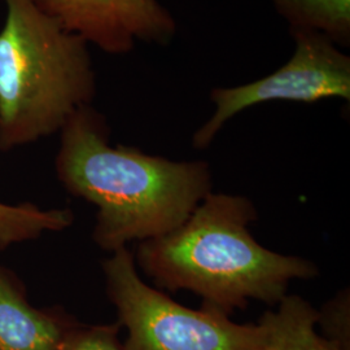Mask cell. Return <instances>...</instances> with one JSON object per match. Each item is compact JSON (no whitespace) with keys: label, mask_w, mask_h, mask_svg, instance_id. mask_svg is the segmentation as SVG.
Segmentation results:
<instances>
[{"label":"cell","mask_w":350,"mask_h":350,"mask_svg":"<svg viewBox=\"0 0 350 350\" xmlns=\"http://www.w3.org/2000/svg\"><path fill=\"white\" fill-rule=\"evenodd\" d=\"M108 291L129 332L124 350H267L269 331L239 325L212 308L188 309L147 286L126 248L104 265Z\"/></svg>","instance_id":"cell-4"},{"label":"cell","mask_w":350,"mask_h":350,"mask_svg":"<svg viewBox=\"0 0 350 350\" xmlns=\"http://www.w3.org/2000/svg\"><path fill=\"white\" fill-rule=\"evenodd\" d=\"M295 52L286 65L262 79L238 88H214L212 118L193 135V147H208L228 120L267 101L315 103L328 98L350 99V57L325 34L291 29Z\"/></svg>","instance_id":"cell-5"},{"label":"cell","mask_w":350,"mask_h":350,"mask_svg":"<svg viewBox=\"0 0 350 350\" xmlns=\"http://www.w3.org/2000/svg\"><path fill=\"white\" fill-rule=\"evenodd\" d=\"M57 172L73 193L99 208L94 238L104 250L159 238L182 225L211 193L209 166L112 147L100 114L79 108L64 126Z\"/></svg>","instance_id":"cell-1"},{"label":"cell","mask_w":350,"mask_h":350,"mask_svg":"<svg viewBox=\"0 0 350 350\" xmlns=\"http://www.w3.org/2000/svg\"><path fill=\"white\" fill-rule=\"evenodd\" d=\"M262 319L269 331L267 350H341L317 332L319 313L300 297L286 296L278 312H269Z\"/></svg>","instance_id":"cell-8"},{"label":"cell","mask_w":350,"mask_h":350,"mask_svg":"<svg viewBox=\"0 0 350 350\" xmlns=\"http://www.w3.org/2000/svg\"><path fill=\"white\" fill-rule=\"evenodd\" d=\"M64 29L112 55L129 53L137 40L166 46L174 17L157 0H34Z\"/></svg>","instance_id":"cell-6"},{"label":"cell","mask_w":350,"mask_h":350,"mask_svg":"<svg viewBox=\"0 0 350 350\" xmlns=\"http://www.w3.org/2000/svg\"><path fill=\"white\" fill-rule=\"evenodd\" d=\"M253 218L250 200L209 193L179 227L140 244L139 265L157 286L189 289L226 315L250 300L280 302L292 279L317 269L260 245L248 230Z\"/></svg>","instance_id":"cell-2"},{"label":"cell","mask_w":350,"mask_h":350,"mask_svg":"<svg viewBox=\"0 0 350 350\" xmlns=\"http://www.w3.org/2000/svg\"><path fill=\"white\" fill-rule=\"evenodd\" d=\"M0 30V150L63 130L96 92L88 42L34 0H4Z\"/></svg>","instance_id":"cell-3"},{"label":"cell","mask_w":350,"mask_h":350,"mask_svg":"<svg viewBox=\"0 0 350 350\" xmlns=\"http://www.w3.org/2000/svg\"><path fill=\"white\" fill-rule=\"evenodd\" d=\"M63 340L59 325L0 274V350H60Z\"/></svg>","instance_id":"cell-7"},{"label":"cell","mask_w":350,"mask_h":350,"mask_svg":"<svg viewBox=\"0 0 350 350\" xmlns=\"http://www.w3.org/2000/svg\"><path fill=\"white\" fill-rule=\"evenodd\" d=\"M73 221L69 211H43L33 205L0 202V248L37 239L51 231H63Z\"/></svg>","instance_id":"cell-10"},{"label":"cell","mask_w":350,"mask_h":350,"mask_svg":"<svg viewBox=\"0 0 350 350\" xmlns=\"http://www.w3.org/2000/svg\"><path fill=\"white\" fill-rule=\"evenodd\" d=\"M60 350H124L116 327H94L64 338Z\"/></svg>","instance_id":"cell-11"},{"label":"cell","mask_w":350,"mask_h":350,"mask_svg":"<svg viewBox=\"0 0 350 350\" xmlns=\"http://www.w3.org/2000/svg\"><path fill=\"white\" fill-rule=\"evenodd\" d=\"M291 29L314 30L349 46L350 0H271Z\"/></svg>","instance_id":"cell-9"}]
</instances>
